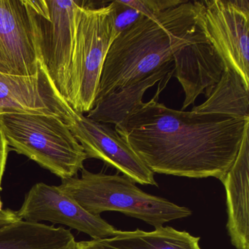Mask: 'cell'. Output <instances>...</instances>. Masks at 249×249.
I'll list each match as a JSON object with an SVG mask.
<instances>
[{"mask_svg": "<svg viewBox=\"0 0 249 249\" xmlns=\"http://www.w3.org/2000/svg\"><path fill=\"white\" fill-rule=\"evenodd\" d=\"M109 16L113 40L145 17L137 10L122 3L121 0L110 2Z\"/></svg>", "mask_w": 249, "mask_h": 249, "instance_id": "obj_18", "label": "cell"}, {"mask_svg": "<svg viewBox=\"0 0 249 249\" xmlns=\"http://www.w3.org/2000/svg\"><path fill=\"white\" fill-rule=\"evenodd\" d=\"M82 1L78 8L76 35L68 84V103L78 113L94 107L102 72L112 37L110 2L92 6Z\"/></svg>", "mask_w": 249, "mask_h": 249, "instance_id": "obj_5", "label": "cell"}, {"mask_svg": "<svg viewBox=\"0 0 249 249\" xmlns=\"http://www.w3.org/2000/svg\"><path fill=\"white\" fill-rule=\"evenodd\" d=\"M20 219L31 222L49 221L67 226L85 233L93 240L111 237L119 231L100 215L89 213L58 186L40 182L26 194L21 208L17 211Z\"/></svg>", "mask_w": 249, "mask_h": 249, "instance_id": "obj_9", "label": "cell"}, {"mask_svg": "<svg viewBox=\"0 0 249 249\" xmlns=\"http://www.w3.org/2000/svg\"><path fill=\"white\" fill-rule=\"evenodd\" d=\"M122 3L137 10L148 18H154L161 13L184 3L186 0H131Z\"/></svg>", "mask_w": 249, "mask_h": 249, "instance_id": "obj_19", "label": "cell"}, {"mask_svg": "<svg viewBox=\"0 0 249 249\" xmlns=\"http://www.w3.org/2000/svg\"><path fill=\"white\" fill-rule=\"evenodd\" d=\"M196 19L224 66L249 87V0L194 1Z\"/></svg>", "mask_w": 249, "mask_h": 249, "instance_id": "obj_7", "label": "cell"}, {"mask_svg": "<svg viewBox=\"0 0 249 249\" xmlns=\"http://www.w3.org/2000/svg\"><path fill=\"white\" fill-rule=\"evenodd\" d=\"M73 249H82V248L81 247V246H79V245L78 244V243L76 242V244H75V248H74Z\"/></svg>", "mask_w": 249, "mask_h": 249, "instance_id": "obj_21", "label": "cell"}, {"mask_svg": "<svg viewBox=\"0 0 249 249\" xmlns=\"http://www.w3.org/2000/svg\"><path fill=\"white\" fill-rule=\"evenodd\" d=\"M10 149L61 178L78 176L87 156L63 119L55 115L11 110L0 113Z\"/></svg>", "mask_w": 249, "mask_h": 249, "instance_id": "obj_4", "label": "cell"}, {"mask_svg": "<svg viewBox=\"0 0 249 249\" xmlns=\"http://www.w3.org/2000/svg\"><path fill=\"white\" fill-rule=\"evenodd\" d=\"M19 220L17 211L10 209H2L0 211V227L8 225Z\"/></svg>", "mask_w": 249, "mask_h": 249, "instance_id": "obj_20", "label": "cell"}, {"mask_svg": "<svg viewBox=\"0 0 249 249\" xmlns=\"http://www.w3.org/2000/svg\"><path fill=\"white\" fill-rule=\"evenodd\" d=\"M81 173L80 177L62 180L58 186L92 215L117 211L155 229L192 215L189 208L143 192L124 175L91 173L84 167Z\"/></svg>", "mask_w": 249, "mask_h": 249, "instance_id": "obj_3", "label": "cell"}, {"mask_svg": "<svg viewBox=\"0 0 249 249\" xmlns=\"http://www.w3.org/2000/svg\"><path fill=\"white\" fill-rule=\"evenodd\" d=\"M200 237L170 227H161L154 231L119 230L106 238L77 242L84 249H202Z\"/></svg>", "mask_w": 249, "mask_h": 249, "instance_id": "obj_14", "label": "cell"}, {"mask_svg": "<svg viewBox=\"0 0 249 249\" xmlns=\"http://www.w3.org/2000/svg\"><path fill=\"white\" fill-rule=\"evenodd\" d=\"M196 26L195 3L186 0L121 33L107 52L94 104L173 63L175 52L190 41Z\"/></svg>", "mask_w": 249, "mask_h": 249, "instance_id": "obj_2", "label": "cell"}, {"mask_svg": "<svg viewBox=\"0 0 249 249\" xmlns=\"http://www.w3.org/2000/svg\"><path fill=\"white\" fill-rule=\"evenodd\" d=\"M175 72L185 94L182 111L200 94L208 97L225 69L224 62L196 19L190 41L173 54Z\"/></svg>", "mask_w": 249, "mask_h": 249, "instance_id": "obj_11", "label": "cell"}, {"mask_svg": "<svg viewBox=\"0 0 249 249\" xmlns=\"http://www.w3.org/2000/svg\"><path fill=\"white\" fill-rule=\"evenodd\" d=\"M42 0H0V72L31 76L46 67Z\"/></svg>", "mask_w": 249, "mask_h": 249, "instance_id": "obj_6", "label": "cell"}, {"mask_svg": "<svg viewBox=\"0 0 249 249\" xmlns=\"http://www.w3.org/2000/svg\"><path fill=\"white\" fill-rule=\"evenodd\" d=\"M249 124L230 170L221 179L227 197V233L236 249H249Z\"/></svg>", "mask_w": 249, "mask_h": 249, "instance_id": "obj_13", "label": "cell"}, {"mask_svg": "<svg viewBox=\"0 0 249 249\" xmlns=\"http://www.w3.org/2000/svg\"><path fill=\"white\" fill-rule=\"evenodd\" d=\"M192 111L249 119V87L234 70L225 67L205 103L195 106Z\"/></svg>", "mask_w": 249, "mask_h": 249, "instance_id": "obj_17", "label": "cell"}, {"mask_svg": "<svg viewBox=\"0 0 249 249\" xmlns=\"http://www.w3.org/2000/svg\"><path fill=\"white\" fill-rule=\"evenodd\" d=\"M174 72L173 62L139 82L114 91L95 103L87 117L100 123L118 124L142 103V97L148 89L160 81L168 84Z\"/></svg>", "mask_w": 249, "mask_h": 249, "instance_id": "obj_15", "label": "cell"}, {"mask_svg": "<svg viewBox=\"0 0 249 249\" xmlns=\"http://www.w3.org/2000/svg\"><path fill=\"white\" fill-rule=\"evenodd\" d=\"M75 244L62 227L19 219L0 227V249H73Z\"/></svg>", "mask_w": 249, "mask_h": 249, "instance_id": "obj_16", "label": "cell"}, {"mask_svg": "<svg viewBox=\"0 0 249 249\" xmlns=\"http://www.w3.org/2000/svg\"><path fill=\"white\" fill-rule=\"evenodd\" d=\"M81 3L82 1L73 0H42L43 59L53 84L67 102Z\"/></svg>", "mask_w": 249, "mask_h": 249, "instance_id": "obj_10", "label": "cell"}, {"mask_svg": "<svg viewBox=\"0 0 249 249\" xmlns=\"http://www.w3.org/2000/svg\"><path fill=\"white\" fill-rule=\"evenodd\" d=\"M72 107L62 97L46 67L31 76L0 72V113L30 112L55 115L64 119Z\"/></svg>", "mask_w": 249, "mask_h": 249, "instance_id": "obj_12", "label": "cell"}, {"mask_svg": "<svg viewBox=\"0 0 249 249\" xmlns=\"http://www.w3.org/2000/svg\"><path fill=\"white\" fill-rule=\"evenodd\" d=\"M154 96L115 129L153 172L221 180L235 160L249 119L173 110Z\"/></svg>", "mask_w": 249, "mask_h": 249, "instance_id": "obj_1", "label": "cell"}, {"mask_svg": "<svg viewBox=\"0 0 249 249\" xmlns=\"http://www.w3.org/2000/svg\"><path fill=\"white\" fill-rule=\"evenodd\" d=\"M64 122L84 148L87 158L101 160L135 183L158 186L154 173L111 125L96 122L72 108Z\"/></svg>", "mask_w": 249, "mask_h": 249, "instance_id": "obj_8", "label": "cell"}]
</instances>
